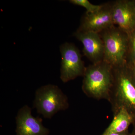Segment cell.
Here are the masks:
<instances>
[{
	"label": "cell",
	"instance_id": "4fadbf2b",
	"mask_svg": "<svg viewBox=\"0 0 135 135\" xmlns=\"http://www.w3.org/2000/svg\"><path fill=\"white\" fill-rule=\"evenodd\" d=\"M109 135H130V133L128 130L121 133H112Z\"/></svg>",
	"mask_w": 135,
	"mask_h": 135
},
{
	"label": "cell",
	"instance_id": "52a82bcc",
	"mask_svg": "<svg viewBox=\"0 0 135 135\" xmlns=\"http://www.w3.org/2000/svg\"><path fill=\"white\" fill-rule=\"evenodd\" d=\"M16 135H49L48 129L43 126L41 119L32 115L27 105L20 108L16 117Z\"/></svg>",
	"mask_w": 135,
	"mask_h": 135
},
{
	"label": "cell",
	"instance_id": "8fae6325",
	"mask_svg": "<svg viewBox=\"0 0 135 135\" xmlns=\"http://www.w3.org/2000/svg\"><path fill=\"white\" fill-rule=\"evenodd\" d=\"M128 34V44L127 62L131 64L135 62V29Z\"/></svg>",
	"mask_w": 135,
	"mask_h": 135
},
{
	"label": "cell",
	"instance_id": "30bf717a",
	"mask_svg": "<svg viewBox=\"0 0 135 135\" xmlns=\"http://www.w3.org/2000/svg\"><path fill=\"white\" fill-rule=\"evenodd\" d=\"M135 120L134 117L127 110L123 108L121 109L114 114L112 122L101 135H109L128 130Z\"/></svg>",
	"mask_w": 135,
	"mask_h": 135
},
{
	"label": "cell",
	"instance_id": "ba28073f",
	"mask_svg": "<svg viewBox=\"0 0 135 135\" xmlns=\"http://www.w3.org/2000/svg\"><path fill=\"white\" fill-rule=\"evenodd\" d=\"M112 6L114 25L127 33L135 29V0H118Z\"/></svg>",
	"mask_w": 135,
	"mask_h": 135
},
{
	"label": "cell",
	"instance_id": "277c9868",
	"mask_svg": "<svg viewBox=\"0 0 135 135\" xmlns=\"http://www.w3.org/2000/svg\"><path fill=\"white\" fill-rule=\"evenodd\" d=\"M33 106L38 113L51 119L59 111L67 110L69 104L67 97L57 86L49 84L36 90Z\"/></svg>",
	"mask_w": 135,
	"mask_h": 135
},
{
	"label": "cell",
	"instance_id": "6da1fadb",
	"mask_svg": "<svg viewBox=\"0 0 135 135\" xmlns=\"http://www.w3.org/2000/svg\"><path fill=\"white\" fill-rule=\"evenodd\" d=\"M113 82L109 101L114 114L125 109L135 118V78L132 68L126 62L113 66Z\"/></svg>",
	"mask_w": 135,
	"mask_h": 135
},
{
	"label": "cell",
	"instance_id": "5b68a950",
	"mask_svg": "<svg viewBox=\"0 0 135 135\" xmlns=\"http://www.w3.org/2000/svg\"><path fill=\"white\" fill-rule=\"evenodd\" d=\"M62 56L60 78L64 83L84 75L86 67L79 50L72 43L66 42L60 47Z\"/></svg>",
	"mask_w": 135,
	"mask_h": 135
},
{
	"label": "cell",
	"instance_id": "5bb4252c",
	"mask_svg": "<svg viewBox=\"0 0 135 135\" xmlns=\"http://www.w3.org/2000/svg\"><path fill=\"white\" fill-rule=\"evenodd\" d=\"M133 129L132 132L130 133V135H135V120L133 124Z\"/></svg>",
	"mask_w": 135,
	"mask_h": 135
},
{
	"label": "cell",
	"instance_id": "3957f363",
	"mask_svg": "<svg viewBox=\"0 0 135 135\" xmlns=\"http://www.w3.org/2000/svg\"><path fill=\"white\" fill-rule=\"evenodd\" d=\"M103 42L104 61L112 66L127 62L128 35L115 25L99 33Z\"/></svg>",
	"mask_w": 135,
	"mask_h": 135
},
{
	"label": "cell",
	"instance_id": "7a4b0ae2",
	"mask_svg": "<svg viewBox=\"0 0 135 135\" xmlns=\"http://www.w3.org/2000/svg\"><path fill=\"white\" fill-rule=\"evenodd\" d=\"M82 89L89 98L109 101L113 82V66L103 61L86 67Z\"/></svg>",
	"mask_w": 135,
	"mask_h": 135
},
{
	"label": "cell",
	"instance_id": "9a60e30c",
	"mask_svg": "<svg viewBox=\"0 0 135 135\" xmlns=\"http://www.w3.org/2000/svg\"><path fill=\"white\" fill-rule=\"evenodd\" d=\"M129 64H130L131 66V68H132L133 73H134V76L135 78V62L131 63V64L129 63Z\"/></svg>",
	"mask_w": 135,
	"mask_h": 135
},
{
	"label": "cell",
	"instance_id": "7c38bea8",
	"mask_svg": "<svg viewBox=\"0 0 135 135\" xmlns=\"http://www.w3.org/2000/svg\"><path fill=\"white\" fill-rule=\"evenodd\" d=\"M70 2L74 5H79L85 8L87 13H94L99 10L102 5H96L92 4L88 0H70Z\"/></svg>",
	"mask_w": 135,
	"mask_h": 135
},
{
	"label": "cell",
	"instance_id": "8992f818",
	"mask_svg": "<svg viewBox=\"0 0 135 135\" xmlns=\"http://www.w3.org/2000/svg\"><path fill=\"white\" fill-rule=\"evenodd\" d=\"M114 26L112 3H108L102 4L101 8L96 12H86L77 30L99 33Z\"/></svg>",
	"mask_w": 135,
	"mask_h": 135
},
{
	"label": "cell",
	"instance_id": "9c48e42d",
	"mask_svg": "<svg viewBox=\"0 0 135 135\" xmlns=\"http://www.w3.org/2000/svg\"><path fill=\"white\" fill-rule=\"evenodd\" d=\"M74 35L82 42L83 53L92 64H97L103 61L104 43L99 33L77 30Z\"/></svg>",
	"mask_w": 135,
	"mask_h": 135
}]
</instances>
